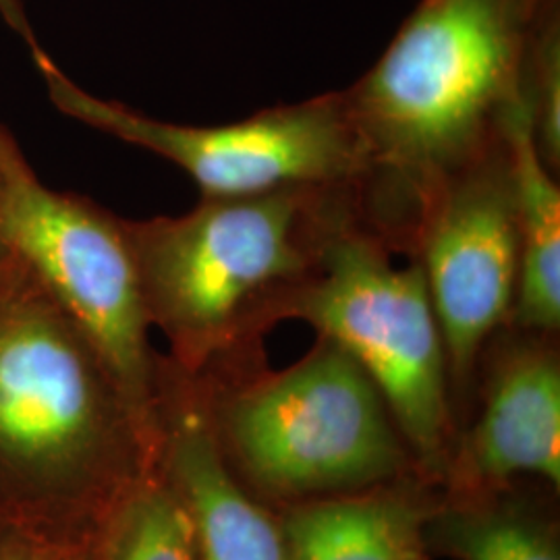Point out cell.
<instances>
[{"label":"cell","instance_id":"6da1fadb","mask_svg":"<svg viewBox=\"0 0 560 560\" xmlns=\"http://www.w3.org/2000/svg\"><path fill=\"white\" fill-rule=\"evenodd\" d=\"M548 0H421L345 96L370 175L405 203V241L434 187L499 141Z\"/></svg>","mask_w":560,"mask_h":560},{"label":"cell","instance_id":"7a4b0ae2","mask_svg":"<svg viewBox=\"0 0 560 560\" xmlns=\"http://www.w3.org/2000/svg\"><path fill=\"white\" fill-rule=\"evenodd\" d=\"M358 187H289L203 198L183 217L125 221L148 320L198 374L256 324L280 320L312 279Z\"/></svg>","mask_w":560,"mask_h":560},{"label":"cell","instance_id":"3957f363","mask_svg":"<svg viewBox=\"0 0 560 560\" xmlns=\"http://www.w3.org/2000/svg\"><path fill=\"white\" fill-rule=\"evenodd\" d=\"M138 428L80 326L23 261H0V492L42 517L69 511L117 469Z\"/></svg>","mask_w":560,"mask_h":560},{"label":"cell","instance_id":"277c9868","mask_svg":"<svg viewBox=\"0 0 560 560\" xmlns=\"http://www.w3.org/2000/svg\"><path fill=\"white\" fill-rule=\"evenodd\" d=\"M0 241L80 326L145 425L161 399L162 368L127 224L88 198L46 187L2 125Z\"/></svg>","mask_w":560,"mask_h":560},{"label":"cell","instance_id":"5b68a950","mask_svg":"<svg viewBox=\"0 0 560 560\" xmlns=\"http://www.w3.org/2000/svg\"><path fill=\"white\" fill-rule=\"evenodd\" d=\"M386 247L381 233L358 224L355 212L345 217L282 318L312 324L358 361L405 436L434 459L448 432L441 326L420 261L397 268Z\"/></svg>","mask_w":560,"mask_h":560},{"label":"cell","instance_id":"8992f818","mask_svg":"<svg viewBox=\"0 0 560 560\" xmlns=\"http://www.w3.org/2000/svg\"><path fill=\"white\" fill-rule=\"evenodd\" d=\"M62 115L177 164L203 198L258 196L289 187H358L370 162L342 94L191 127L152 119L85 92L42 48L32 50Z\"/></svg>","mask_w":560,"mask_h":560},{"label":"cell","instance_id":"52a82bcc","mask_svg":"<svg viewBox=\"0 0 560 560\" xmlns=\"http://www.w3.org/2000/svg\"><path fill=\"white\" fill-rule=\"evenodd\" d=\"M390 411L337 342L322 339L298 365L243 388L224 428L243 469L279 497L361 488L402 463Z\"/></svg>","mask_w":560,"mask_h":560},{"label":"cell","instance_id":"ba28073f","mask_svg":"<svg viewBox=\"0 0 560 560\" xmlns=\"http://www.w3.org/2000/svg\"><path fill=\"white\" fill-rule=\"evenodd\" d=\"M411 245L441 326L446 365L465 378L513 310L520 233L506 150L499 141L430 191Z\"/></svg>","mask_w":560,"mask_h":560},{"label":"cell","instance_id":"9c48e42d","mask_svg":"<svg viewBox=\"0 0 560 560\" xmlns=\"http://www.w3.org/2000/svg\"><path fill=\"white\" fill-rule=\"evenodd\" d=\"M483 480L538 474L560 483V370L550 349L525 345L499 361L471 439Z\"/></svg>","mask_w":560,"mask_h":560},{"label":"cell","instance_id":"30bf717a","mask_svg":"<svg viewBox=\"0 0 560 560\" xmlns=\"http://www.w3.org/2000/svg\"><path fill=\"white\" fill-rule=\"evenodd\" d=\"M506 150L520 233V279L511 316L532 332L560 324V191L536 140L534 106L525 88L499 125Z\"/></svg>","mask_w":560,"mask_h":560},{"label":"cell","instance_id":"8fae6325","mask_svg":"<svg viewBox=\"0 0 560 560\" xmlns=\"http://www.w3.org/2000/svg\"><path fill=\"white\" fill-rule=\"evenodd\" d=\"M171 469L194 527L196 560H291L282 525L245 497L210 428L191 409L175 421Z\"/></svg>","mask_w":560,"mask_h":560},{"label":"cell","instance_id":"7c38bea8","mask_svg":"<svg viewBox=\"0 0 560 560\" xmlns=\"http://www.w3.org/2000/svg\"><path fill=\"white\" fill-rule=\"evenodd\" d=\"M423 527L397 499L316 502L282 523L291 560H430Z\"/></svg>","mask_w":560,"mask_h":560},{"label":"cell","instance_id":"4fadbf2b","mask_svg":"<svg viewBox=\"0 0 560 560\" xmlns=\"http://www.w3.org/2000/svg\"><path fill=\"white\" fill-rule=\"evenodd\" d=\"M423 532L425 544L459 560H560L550 529L511 511H448Z\"/></svg>","mask_w":560,"mask_h":560},{"label":"cell","instance_id":"5bb4252c","mask_svg":"<svg viewBox=\"0 0 560 560\" xmlns=\"http://www.w3.org/2000/svg\"><path fill=\"white\" fill-rule=\"evenodd\" d=\"M106 560H196L194 527L177 492L150 488L127 502Z\"/></svg>","mask_w":560,"mask_h":560},{"label":"cell","instance_id":"9a60e30c","mask_svg":"<svg viewBox=\"0 0 560 560\" xmlns=\"http://www.w3.org/2000/svg\"><path fill=\"white\" fill-rule=\"evenodd\" d=\"M527 90L534 106L541 159L555 171L560 162V36L557 0L541 11L527 59Z\"/></svg>","mask_w":560,"mask_h":560},{"label":"cell","instance_id":"2e32d148","mask_svg":"<svg viewBox=\"0 0 560 560\" xmlns=\"http://www.w3.org/2000/svg\"><path fill=\"white\" fill-rule=\"evenodd\" d=\"M0 18L4 20V23L15 32L20 34L23 42L30 46V50H36L40 48V44L36 42V36L32 32V25L23 13V4L21 0H0Z\"/></svg>","mask_w":560,"mask_h":560},{"label":"cell","instance_id":"e0dca14e","mask_svg":"<svg viewBox=\"0 0 560 560\" xmlns=\"http://www.w3.org/2000/svg\"><path fill=\"white\" fill-rule=\"evenodd\" d=\"M0 560H44L40 555H36L34 550L27 548H7L0 550Z\"/></svg>","mask_w":560,"mask_h":560},{"label":"cell","instance_id":"ac0fdd59","mask_svg":"<svg viewBox=\"0 0 560 560\" xmlns=\"http://www.w3.org/2000/svg\"><path fill=\"white\" fill-rule=\"evenodd\" d=\"M7 254H9V249H7V247H4V243L0 241V261L7 258Z\"/></svg>","mask_w":560,"mask_h":560}]
</instances>
